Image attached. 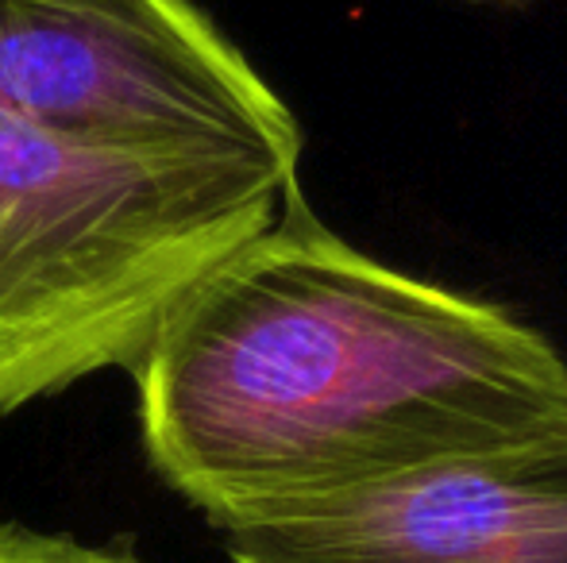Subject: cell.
Wrapping results in <instances>:
<instances>
[{
  "instance_id": "cell-1",
  "label": "cell",
  "mask_w": 567,
  "mask_h": 563,
  "mask_svg": "<svg viewBox=\"0 0 567 563\" xmlns=\"http://www.w3.org/2000/svg\"><path fill=\"white\" fill-rule=\"evenodd\" d=\"M132 375L151 463L213 525L567 436V359L540 332L363 256L301 189Z\"/></svg>"
},
{
  "instance_id": "cell-2",
  "label": "cell",
  "mask_w": 567,
  "mask_h": 563,
  "mask_svg": "<svg viewBox=\"0 0 567 563\" xmlns=\"http://www.w3.org/2000/svg\"><path fill=\"white\" fill-rule=\"evenodd\" d=\"M293 194L259 166L101 155L0 108V417L132 371Z\"/></svg>"
},
{
  "instance_id": "cell-3",
  "label": "cell",
  "mask_w": 567,
  "mask_h": 563,
  "mask_svg": "<svg viewBox=\"0 0 567 563\" xmlns=\"http://www.w3.org/2000/svg\"><path fill=\"white\" fill-rule=\"evenodd\" d=\"M0 108L120 158L298 181L301 124L197 0H0Z\"/></svg>"
},
{
  "instance_id": "cell-4",
  "label": "cell",
  "mask_w": 567,
  "mask_h": 563,
  "mask_svg": "<svg viewBox=\"0 0 567 563\" xmlns=\"http://www.w3.org/2000/svg\"><path fill=\"white\" fill-rule=\"evenodd\" d=\"M231 563H567V436L217 521Z\"/></svg>"
},
{
  "instance_id": "cell-5",
  "label": "cell",
  "mask_w": 567,
  "mask_h": 563,
  "mask_svg": "<svg viewBox=\"0 0 567 563\" xmlns=\"http://www.w3.org/2000/svg\"><path fill=\"white\" fill-rule=\"evenodd\" d=\"M0 563H143L132 552L120 549H93L74 536L35 533L4 521L0 525Z\"/></svg>"
},
{
  "instance_id": "cell-6",
  "label": "cell",
  "mask_w": 567,
  "mask_h": 563,
  "mask_svg": "<svg viewBox=\"0 0 567 563\" xmlns=\"http://www.w3.org/2000/svg\"><path fill=\"white\" fill-rule=\"evenodd\" d=\"M467 4H514V0H467Z\"/></svg>"
}]
</instances>
